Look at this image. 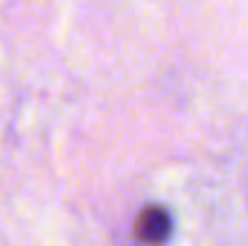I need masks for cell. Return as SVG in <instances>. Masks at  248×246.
<instances>
[{"mask_svg":"<svg viewBox=\"0 0 248 246\" xmlns=\"http://www.w3.org/2000/svg\"><path fill=\"white\" fill-rule=\"evenodd\" d=\"M135 237L142 244L162 246L171 237V215L162 205H145L135 217Z\"/></svg>","mask_w":248,"mask_h":246,"instance_id":"1","label":"cell"}]
</instances>
